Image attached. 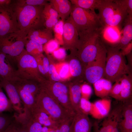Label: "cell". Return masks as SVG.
I'll return each mask as SVG.
<instances>
[{"instance_id":"ee69618b","label":"cell","mask_w":132,"mask_h":132,"mask_svg":"<svg viewBox=\"0 0 132 132\" xmlns=\"http://www.w3.org/2000/svg\"><path fill=\"white\" fill-rule=\"evenodd\" d=\"M19 123L18 132H29L28 127L25 120L22 118L18 119Z\"/></svg>"},{"instance_id":"836d02e7","label":"cell","mask_w":132,"mask_h":132,"mask_svg":"<svg viewBox=\"0 0 132 132\" xmlns=\"http://www.w3.org/2000/svg\"><path fill=\"white\" fill-rule=\"evenodd\" d=\"M43 15L44 20L49 18H60L57 12L52 7L49 3H47L44 7Z\"/></svg>"},{"instance_id":"b9f144b4","label":"cell","mask_w":132,"mask_h":132,"mask_svg":"<svg viewBox=\"0 0 132 132\" xmlns=\"http://www.w3.org/2000/svg\"><path fill=\"white\" fill-rule=\"evenodd\" d=\"M13 117V120L3 132H18L19 129L18 122L17 119L15 117Z\"/></svg>"},{"instance_id":"4fadbf2b","label":"cell","mask_w":132,"mask_h":132,"mask_svg":"<svg viewBox=\"0 0 132 132\" xmlns=\"http://www.w3.org/2000/svg\"><path fill=\"white\" fill-rule=\"evenodd\" d=\"M0 86L6 92L15 113L20 114L23 113L24 111V105L13 84L0 77Z\"/></svg>"},{"instance_id":"cb8c5ba5","label":"cell","mask_w":132,"mask_h":132,"mask_svg":"<svg viewBox=\"0 0 132 132\" xmlns=\"http://www.w3.org/2000/svg\"><path fill=\"white\" fill-rule=\"evenodd\" d=\"M95 95L101 99L108 97L112 86L109 80L102 78L93 84Z\"/></svg>"},{"instance_id":"ba28073f","label":"cell","mask_w":132,"mask_h":132,"mask_svg":"<svg viewBox=\"0 0 132 132\" xmlns=\"http://www.w3.org/2000/svg\"><path fill=\"white\" fill-rule=\"evenodd\" d=\"M40 89L49 94L72 115L76 113L70 102L69 86L60 82L52 83L45 80L39 83Z\"/></svg>"},{"instance_id":"60d3db41","label":"cell","mask_w":132,"mask_h":132,"mask_svg":"<svg viewBox=\"0 0 132 132\" xmlns=\"http://www.w3.org/2000/svg\"><path fill=\"white\" fill-rule=\"evenodd\" d=\"M57 72L61 78H67L70 75L69 64L66 63L61 65Z\"/></svg>"},{"instance_id":"603a6c76","label":"cell","mask_w":132,"mask_h":132,"mask_svg":"<svg viewBox=\"0 0 132 132\" xmlns=\"http://www.w3.org/2000/svg\"><path fill=\"white\" fill-rule=\"evenodd\" d=\"M81 85L79 83H76L68 86L70 102L76 113L82 112L80 107L81 98Z\"/></svg>"},{"instance_id":"74e56055","label":"cell","mask_w":132,"mask_h":132,"mask_svg":"<svg viewBox=\"0 0 132 132\" xmlns=\"http://www.w3.org/2000/svg\"><path fill=\"white\" fill-rule=\"evenodd\" d=\"M92 106V103L88 100L81 97L80 102V107L82 112L88 115L90 114Z\"/></svg>"},{"instance_id":"83f0119b","label":"cell","mask_w":132,"mask_h":132,"mask_svg":"<svg viewBox=\"0 0 132 132\" xmlns=\"http://www.w3.org/2000/svg\"><path fill=\"white\" fill-rule=\"evenodd\" d=\"M73 5L80 8L92 11L97 9L101 0H70Z\"/></svg>"},{"instance_id":"c3c4849f","label":"cell","mask_w":132,"mask_h":132,"mask_svg":"<svg viewBox=\"0 0 132 132\" xmlns=\"http://www.w3.org/2000/svg\"><path fill=\"white\" fill-rule=\"evenodd\" d=\"M12 0H0V7H4L9 6L11 4Z\"/></svg>"},{"instance_id":"1f68e13d","label":"cell","mask_w":132,"mask_h":132,"mask_svg":"<svg viewBox=\"0 0 132 132\" xmlns=\"http://www.w3.org/2000/svg\"><path fill=\"white\" fill-rule=\"evenodd\" d=\"M64 22L59 20L54 27L53 31L54 33L55 39L59 44L63 45V34Z\"/></svg>"},{"instance_id":"f1b7e54d","label":"cell","mask_w":132,"mask_h":132,"mask_svg":"<svg viewBox=\"0 0 132 132\" xmlns=\"http://www.w3.org/2000/svg\"><path fill=\"white\" fill-rule=\"evenodd\" d=\"M25 47L27 52L33 56L42 54L43 51V45L27 39Z\"/></svg>"},{"instance_id":"52a82bcc","label":"cell","mask_w":132,"mask_h":132,"mask_svg":"<svg viewBox=\"0 0 132 132\" xmlns=\"http://www.w3.org/2000/svg\"><path fill=\"white\" fill-rule=\"evenodd\" d=\"M69 17L78 32L103 27L98 15L95 11L84 9L73 5Z\"/></svg>"},{"instance_id":"7402d4cb","label":"cell","mask_w":132,"mask_h":132,"mask_svg":"<svg viewBox=\"0 0 132 132\" xmlns=\"http://www.w3.org/2000/svg\"><path fill=\"white\" fill-rule=\"evenodd\" d=\"M124 26L120 42L116 47L120 50L127 45L132 39V15H128L123 22Z\"/></svg>"},{"instance_id":"7bdbcfd3","label":"cell","mask_w":132,"mask_h":132,"mask_svg":"<svg viewBox=\"0 0 132 132\" xmlns=\"http://www.w3.org/2000/svg\"><path fill=\"white\" fill-rule=\"evenodd\" d=\"M54 56L58 59H62L65 57L66 55L65 50L63 48H58L52 53Z\"/></svg>"},{"instance_id":"44dd1931","label":"cell","mask_w":132,"mask_h":132,"mask_svg":"<svg viewBox=\"0 0 132 132\" xmlns=\"http://www.w3.org/2000/svg\"><path fill=\"white\" fill-rule=\"evenodd\" d=\"M121 91L119 101L124 102L132 99V74L123 75L119 79Z\"/></svg>"},{"instance_id":"8d00e7d4","label":"cell","mask_w":132,"mask_h":132,"mask_svg":"<svg viewBox=\"0 0 132 132\" xmlns=\"http://www.w3.org/2000/svg\"><path fill=\"white\" fill-rule=\"evenodd\" d=\"M59 44L55 39H53L44 44L43 47L44 50L47 54L52 53L58 48Z\"/></svg>"},{"instance_id":"8fae6325","label":"cell","mask_w":132,"mask_h":132,"mask_svg":"<svg viewBox=\"0 0 132 132\" xmlns=\"http://www.w3.org/2000/svg\"><path fill=\"white\" fill-rule=\"evenodd\" d=\"M19 31L16 14L11 4L0 7V37Z\"/></svg>"},{"instance_id":"f907efd6","label":"cell","mask_w":132,"mask_h":132,"mask_svg":"<svg viewBox=\"0 0 132 132\" xmlns=\"http://www.w3.org/2000/svg\"><path fill=\"white\" fill-rule=\"evenodd\" d=\"M56 129L44 126L42 127V132H55Z\"/></svg>"},{"instance_id":"e0dca14e","label":"cell","mask_w":132,"mask_h":132,"mask_svg":"<svg viewBox=\"0 0 132 132\" xmlns=\"http://www.w3.org/2000/svg\"><path fill=\"white\" fill-rule=\"evenodd\" d=\"M132 99L123 102L122 116L119 124L120 132H132Z\"/></svg>"},{"instance_id":"f6af8a7d","label":"cell","mask_w":132,"mask_h":132,"mask_svg":"<svg viewBox=\"0 0 132 132\" xmlns=\"http://www.w3.org/2000/svg\"><path fill=\"white\" fill-rule=\"evenodd\" d=\"M132 42L131 41L126 46L120 50L122 55L123 56L127 55L132 52Z\"/></svg>"},{"instance_id":"30bf717a","label":"cell","mask_w":132,"mask_h":132,"mask_svg":"<svg viewBox=\"0 0 132 132\" xmlns=\"http://www.w3.org/2000/svg\"><path fill=\"white\" fill-rule=\"evenodd\" d=\"M107 52L106 47L93 60L86 66L84 76L89 83L93 84L101 78H104Z\"/></svg>"},{"instance_id":"ac0fdd59","label":"cell","mask_w":132,"mask_h":132,"mask_svg":"<svg viewBox=\"0 0 132 132\" xmlns=\"http://www.w3.org/2000/svg\"><path fill=\"white\" fill-rule=\"evenodd\" d=\"M52 7L57 12L61 20L64 22L71 12L72 5L68 0H48Z\"/></svg>"},{"instance_id":"d590c367","label":"cell","mask_w":132,"mask_h":132,"mask_svg":"<svg viewBox=\"0 0 132 132\" xmlns=\"http://www.w3.org/2000/svg\"><path fill=\"white\" fill-rule=\"evenodd\" d=\"M115 82L112 86L109 96L119 101L121 91V86L119 79Z\"/></svg>"},{"instance_id":"4dcf8cb0","label":"cell","mask_w":132,"mask_h":132,"mask_svg":"<svg viewBox=\"0 0 132 132\" xmlns=\"http://www.w3.org/2000/svg\"><path fill=\"white\" fill-rule=\"evenodd\" d=\"M29 132H42V126L34 120L29 114L25 115Z\"/></svg>"},{"instance_id":"ffe728a7","label":"cell","mask_w":132,"mask_h":132,"mask_svg":"<svg viewBox=\"0 0 132 132\" xmlns=\"http://www.w3.org/2000/svg\"><path fill=\"white\" fill-rule=\"evenodd\" d=\"M74 120V132H91L93 125L88 115L82 112L76 113Z\"/></svg>"},{"instance_id":"ab89813d","label":"cell","mask_w":132,"mask_h":132,"mask_svg":"<svg viewBox=\"0 0 132 132\" xmlns=\"http://www.w3.org/2000/svg\"><path fill=\"white\" fill-rule=\"evenodd\" d=\"M81 97L88 100L92 92L91 86L88 84L84 83L81 85Z\"/></svg>"},{"instance_id":"681fc988","label":"cell","mask_w":132,"mask_h":132,"mask_svg":"<svg viewBox=\"0 0 132 132\" xmlns=\"http://www.w3.org/2000/svg\"><path fill=\"white\" fill-rule=\"evenodd\" d=\"M56 71L55 66L53 65L50 64L49 65L48 71V75L50 76L52 73Z\"/></svg>"},{"instance_id":"7a4b0ae2","label":"cell","mask_w":132,"mask_h":132,"mask_svg":"<svg viewBox=\"0 0 132 132\" xmlns=\"http://www.w3.org/2000/svg\"><path fill=\"white\" fill-rule=\"evenodd\" d=\"M129 0H101L97 8L98 14L103 26H120L123 22L130 9Z\"/></svg>"},{"instance_id":"bcb514c9","label":"cell","mask_w":132,"mask_h":132,"mask_svg":"<svg viewBox=\"0 0 132 132\" xmlns=\"http://www.w3.org/2000/svg\"><path fill=\"white\" fill-rule=\"evenodd\" d=\"M43 65L46 76L48 75L49 61L48 57L43 55Z\"/></svg>"},{"instance_id":"9a60e30c","label":"cell","mask_w":132,"mask_h":132,"mask_svg":"<svg viewBox=\"0 0 132 132\" xmlns=\"http://www.w3.org/2000/svg\"><path fill=\"white\" fill-rule=\"evenodd\" d=\"M111 104V99L108 97L98 100L92 103V107L90 114L96 119L104 118L110 112Z\"/></svg>"},{"instance_id":"8992f818","label":"cell","mask_w":132,"mask_h":132,"mask_svg":"<svg viewBox=\"0 0 132 132\" xmlns=\"http://www.w3.org/2000/svg\"><path fill=\"white\" fill-rule=\"evenodd\" d=\"M14 58L17 65L16 73L20 79L32 80L39 83L45 80L40 75L35 58L25 49Z\"/></svg>"},{"instance_id":"5bb4252c","label":"cell","mask_w":132,"mask_h":132,"mask_svg":"<svg viewBox=\"0 0 132 132\" xmlns=\"http://www.w3.org/2000/svg\"><path fill=\"white\" fill-rule=\"evenodd\" d=\"M27 112L33 119L43 126L56 129L60 123L53 120L36 103L30 110Z\"/></svg>"},{"instance_id":"7dc6e473","label":"cell","mask_w":132,"mask_h":132,"mask_svg":"<svg viewBox=\"0 0 132 132\" xmlns=\"http://www.w3.org/2000/svg\"><path fill=\"white\" fill-rule=\"evenodd\" d=\"M50 76L52 79L55 81H58L61 79V77L57 71L53 72Z\"/></svg>"},{"instance_id":"277c9868","label":"cell","mask_w":132,"mask_h":132,"mask_svg":"<svg viewBox=\"0 0 132 132\" xmlns=\"http://www.w3.org/2000/svg\"><path fill=\"white\" fill-rule=\"evenodd\" d=\"M106 46L107 52L104 77L112 83L124 75L132 74L120 50L116 47Z\"/></svg>"},{"instance_id":"816d5d0a","label":"cell","mask_w":132,"mask_h":132,"mask_svg":"<svg viewBox=\"0 0 132 132\" xmlns=\"http://www.w3.org/2000/svg\"><path fill=\"white\" fill-rule=\"evenodd\" d=\"M74 120L73 119V121L71 125L70 129L68 132H74Z\"/></svg>"},{"instance_id":"9c48e42d","label":"cell","mask_w":132,"mask_h":132,"mask_svg":"<svg viewBox=\"0 0 132 132\" xmlns=\"http://www.w3.org/2000/svg\"><path fill=\"white\" fill-rule=\"evenodd\" d=\"M26 37L19 31L0 37V51L7 57H15L24 49Z\"/></svg>"},{"instance_id":"f546056e","label":"cell","mask_w":132,"mask_h":132,"mask_svg":"<svg viewBox=\"0 0 132 132\" xmlns=\"http://www.w3.org/2000/svg\"><path fill=\"white\" fill-rule=\"evenodd\" d=\"M13 110L10 100L0 86V113L6 111L11 112Z\"/></svg>"},{"instance_id":"d4e9b609","label":"cell","mask_w":132,"mask_h":132,"mask_svg":"<svg viewBox=\"0 0 132 132\" xmlns=\"http://www.w3.org/2000/svg\"><path fill=\"white\" fill-rule=\"evenodd\" d=\"M15 87L24 106V110L29 111L36 103L35 97L28 92L13 83Z\"/></svg>"},{"instance_id":"2e32d148","label":"cell","mask_w":132,"mask_h":132,"mask_svg":"<svg viewBox=\"0 0 132 132\" xmlns=\"http://www.w3.org/2000/svg\"><path fill=\"white\" fill-rule=\"evenodd\" d=\"M101 34L104 44H107L108 46L112 47L117 46L122 36L119 28L109 26H103Z\"/></svg>"},{"instance_id":"4316f807","label":"cell","mask_w":132,"mask_h":132,"mask_svg":"<svg viewBox=\"0 0 132 132\" xmlns=\"http://www.w3.org/2000/svg\"><path fill=\"white\" fill-rule=\"evenodd\" d=\"M70 74L75 77H78L84 74L85 66L79 58L71 59L69 64Z\"/></svg>"},{"instance_id":"3957f363","label":"cell","mask_w":132,"mask_h":132,"mask_svg":"<svg viewBox=\"0 0 132 132\" xmlns=\"http://www.w3.org/2000/svg\"><path fill=\"white\" fill-rule=\"evenodd\" d=\"M11 5L16 14L19 32L27 36L31 30L45 28L44 6H21L12 0Z\"/></svg>"},{"instance_id":"5b68a950","label":"cell","mask_w":132,"mask_h":132,"mask_svg":"<svg viewBox=\"0 0 132 132\" xmlns=\"http://www.w3.org/2000/svg\"><path fill=\"white\" fill-rule=\"evenodd\" d=\"M36 104L54 121L59 123L74 116L44 91L40 90L36 98Z\"/></svg>"},{"instance_id":"e575fe53","label":"cell","mask_w":132,"mask_h":132,"mask_svg":"<svg viewBox=\"0 0 132 132\" xmlns=\"http://www.w3.org/2000/svg\"><path fill=\"white\" fill-rule=\"evenodd\" d=\"M14 119V117L2 113H0V132H3Z\"/></svg>"},{"instance_id":"f35d334b","label":"cell","mask_w":132,"mask_h":132,"mask_svg":"<svg viewBox=\"0 0 132 132\" xmlns=\"http://www.w3.org/2000/svg\"><path fill=\"white\" fill-rule=\"evenodd\" d=\"M74 117L61 122L56 130L55 132H68Z\"/></svg>"},{"instance_id":"7c38bea8","label":"cell","mask_w":132,"mask_h":132,"mask_svg":"<svg viewBox=\"0 0 132 132\" xmlns=\"http://www.w3.org/2000/svg\"><path fill=\"white\" fill-rule=\"evenodd\" d=\"M79 38L78 31L69 17L64 22L63 39L64 48L69 49L72 52H76Z\"/></svg>"},{"instance_id":"6da1fadb","label":"cell","mask_w":132,"mask_h":132,"mask_svg":"<svg viewBox=\"0 0 132 132\" xmlns=\"http://www.w3.org/2000/svg\"><path fill=\"white\" fill-rule=\"evenodd\" d=\"M102 28L78 32L79 38L76 55L85 66L106 47L102 39Z\"/></svg>"},{"instance_id":"d6986e66","label":"cell","mask_w":132,"mask_h":132,"mask_svg":"<svg viewBox=\"0 0 132 132\" xmlns=\"http://www.w3.org/2000/svg\"><path fill=\"white\" fill-rule=\"evenodd\" d=\"M52 32L45 28L33 30L28 33L26 38L27 39L43 45L53 39Z\"/></svg>"},{"instance_id":"d6a6232c","label":"cell","mask_w":132,"mask_h":132,"mask_svg":"<svg viewBox=\"0 0 132 132\" xmlns=\"http://www.w3.org/2000/svg\"><path fill=\"white\" fill-rule=\"evenodd\" d=\"M48 0H13L16 4L21 6H44Z\"/></svg>"},{"instance_id":"484cf974","label":"cell","mask_w":132,"mask_h":132,"mask_svg":"<svg viewBox=\"0 0 132 132\" xmlns=\"http://www.w3.org/2000/svg\"><path fill=\"white\" fill-rule=\"evenodd\" d=\"M36 81L31 80L20 79L13 83L32 94L35 98L39 92L40 88L39 84Z\"/></svg>"}]
</instances>
